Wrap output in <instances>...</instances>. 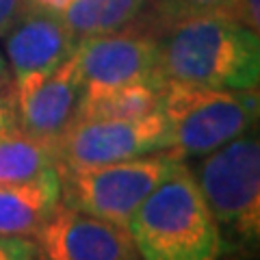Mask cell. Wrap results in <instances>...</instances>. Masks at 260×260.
Here are the masks:
<instances>
[{
	"mask_svg": "<svg viewBox=\"0 0 260 260\" xmlns=\"http://www.w3.org/2000/svg\"><path fill=\"white\" fill-rule=\"evenodd\" d=\"M167 148L160 111L135 119H74L54 139L56 169L111 165Z\"/></svg>",
	"mask_w": 260,
	"mask_h": 260,
	"instance_id": "cell-6",
	"label": "cell"
},
{
	"mask_svg": "<svg viewBox=\"0 0 260 260\" xmlns=\"http://www.w3.org/2000/svg\"><path fill=\"white\" fill-rule=\"evenodd\" d=\"M56 167L54 139L28 135L18 126L0 135V184L22 182Z\"/></svg>",
	"mask_w": 260,
	"mask_h": 260,
	"instance_id": "cell-14",
	"label": "cell"
},
{
	"mask_svg": "<svg viewBox=\"0 0 260 260\" xmlns=\"http://www.w3.org/2000/svg\"><path fill=\"white\" fill-rule=\"evenodd\" d=\"M59 204L61 178L56 167L22 182L0 184V237H35Z\"/></svg>",
	"mask_w": 260,
	"mask_h": 260,
	"instance_id": "cell-11",
	"label": "cell"
},
{
	"mask_svg": "<svg viewBox=\"0 0 260 260\" xmlns=\"http://www.w3.org/2000/svg\"><path fill=\"white\" fill-rule=\"evenodd\" d=\"M15 126H18V119H15V93L11 85L9 89L0 91V135Z\"/></svg>",
	"mask_w": 260,
	"mask_h": 260,
	"instance_id": "cell-18",
	"label": "cell"
},
{
	"mask_svg": "<svg viewBox=\"0 0 260 260\" xmlns=\"http://www.w3.org/2000/svg\"><path fill=\"white\" fill-rule=\"evenodd\" d=\"M219 232L251 241L260 232V145L256 135H241L204 154L198 174Z\"/></svg>",
	"mask_w": 260,
	"mask_h": 260,
	"instance_id": "cell-5",
	"label": "cell"
},
{
	"mask_svg": "<svg viewBox=\"0 0 260 260\" xmlns=\"http://www.w3.org/2000/svg\"><path fill=\"white\" fill-rule=\"evenodd\" d=\"M158 111L169 133L167 150L180 158L204 156L249 133L258 119V89H215L165 80Z\"/></svg>",
	"mask_w": 260,
	"mask_h": 260,
	"instance_id": "cell-3",
	"label": "cell"
},
{
	"mask_svg": "<svg viewBox=\"0 0 260 260\" xmlns=\"http://www.w3.org/2000/svg\"><path fill=\"white\" fill-rule=\"evenodd\" d=\"M165 80H137L78 104L74 119H135L158 111Z\"/></svg>",
	"mask_w": 260,
	"mask_h": 260,
	"instance_id": "cell-13",
	"label": "cell"
},
{
	"mask_svg": "<svg viewBox=\"0 0 260 260\" xmlns=\"http://www.w3.org/2000/svg\"><path fill=\"white\" fill-rule=\"evenodd\" d=\"M0 260H35V247L26 239L0 237Z\"/></svg>",
	"mask_w": 260,
	"mask_h": 260,
	"instance_id": "cell-17",
	"label": "cell"
},
{
	"mask_svg": "<svg viewBox=\"0 0 260 260\" xmlns=\"http://www.w3.org/2000/svg\"><path fill=\"white\" fill-rule=\"evenodd\" d=\"M3 39L15 98L26 95L42 85L80 44L59 13L28 5H24Z\"/></svg>",
	"mask_w": 260,
	"mask_h": 260,
	"instance_id": "cell-8",
	"label": "cell"
},
{
	"mask_svg": "<svg viewBox=\"0 0 260 260\" xmlns=\"http://www.w3.org/2000/svg\"><path fill=\"white\" fill-rule=\"evenodd\" d=\"M83 74L80 102L137 80H165L160 74L158 35L139 20L78 44Z\"/></svg>",
	"mask_w": 260,
	"mask_h": 260,
	"instance_id": "cell-7",
	"label": "cell"
},
{
	"mask_svg": "<svg viewBox=\"0 0 260 260\" xmlns=\"http://www.w3.org/2000/svg\"><path fill=\"white\" fill-rule=\"evenodd\" d=\"M128 232L141 260H217L221 232L184 160L130 217Z\"/></svg>",
	"mask_w": 260,
	"mask_h": 260,
	"instance_id": "cell-2",
	"label": "cell"
},
{
	"mask_svg": "<svg viewBox=\"0 0 260 260\" xmlns=\"http://www.w3.org/2000/svg\"><path fill=\"white\" fill-rule=\"evenodd\" d=\"M172 150L100 167L59 169L63 206L126 228L148 195L180 165Z\"/></svg>",
	"mask_w": 260,
	"mask_h": 260,
	"instance_id": "cell-4",
	"label": "cell"
},
{
	"mask_svg": "<svg viewBox=\"0 0 260 260\" xmlns=\"http://www.w3.org/2000/svg\"><path fill=\"white\" fill-rule=\"evenodd\" d=\"M35 237L46 260H141L128 228L61 204Z\"/></svg>",
	"mask_w": 260,
	"mask_h": 260,
	"instance_id": "cell-9",
	"label": "cell"
},
{
	"mask_svg": "<svg viewBox=\"0 0 260 260\" xmlns=\"http://www.w3.org/2000/svg\"><path fill=\"white\" fill-rule=\"evenodd\" d=\"M83 95L78 48L39 87L15 98L18 128L42 139H56L74 121Z\"/></svg>",
	"mask_w": 260,
	"mask_h": 260,
	"instance_id": "cell-10",
	"label": "cell"
},
{
	"mask_svg": "<svg viewBox=\"0 0 260 260\" xmlns=\"http://www.w3.org/2000/svg\"><path fill=\"white\" fill-rule=\"evenodd\" d=\"M156 35L165 80L215 89H258L260 37L225 13L193 15Z\"/></svg>",
	"mask_w": 260,
	"mask_h": 260,
	"instance_id": "cell-1",
	"label": "cell"
},
{
	"mask_svg": "<svg viewBox=\"0 0 260 260\" xmlns=\"http://www.w3.org/2000/svg\"><path fill=\"white\" fill-rule=\"evenodd\" d=\"M24 9V0H0V37L11 26L18 13Z\"/></svg>",
	"mask_w": 260,
	"mask_h": 260,
	"instance_id": "cell-19",
	"label": "cell"
},
{
	"mask_svg": "<svg viewBox=\"0 0 260 260\" xmlns=\"http://www.w3.org/2000/svg\"><path fill=\"white\" fill-rule=\"evenodd\" d=\"M225 13L228 18H232L234 22L243 24L251 30H260V3L258 0H230L223 9H217Z\"/></svg>",
	"mask_w": 260,
	"mask_h": 260,
	"instance_id": "cell-16",
	"label": "cell"
},
{
	"mask_svg": "<svg viewBox=\"0 0 260 260\" xmlns=\"http://www.w3.org/2000/svg\"><path fill=\"white\" fill-rule=\"evenodd\" d=\"M148 0H70L61 18L78 42L119 30L141 18Z\"/></svg>",
	"mask_w": 260,
	"mask_h": 260,
	"instance_id": "cell-12",
	"label": "cell"
},
{
	"mask_svg": "<svg viewBox=\"0 0 260 260\" xmlns=\"http://www.w3.org/2000/svg\"><path fill=\"white\" fill-rule=\"evenodd\" d=\"M228 3L230 0H148L139 22L152 28L154 32H160L169 24L223 9Z\"/></svg>",
	"mask_w": 260,
	"mask_h": 260,
	"instance_id": "cell-15",
	"label": "cell"
},
{
	"mask_svg": "<svg viewBox=\"0 0 260 260\" xmlns=\"http://www.w3.org/2000/svg\"><path fill=\"white\" fill-rule=\"evenodd\" d=\"M11 85H13V78H11L9 65H7L3 54H0V91H3V89H9Z\"/></svg>",
	"mask_w": 260,
	"mask_h": 260,
	"instance_id": "cell-21",
	"label": "cell"
},
{
	"mask_svg": "<svg viewBox=\"0 0 260 260\" xmlns=\"http://www.w3.org/2000/svg\"><path fill=\"white\" fill-rule=\"evenodd\" d=\"M70 0H24V5L28 7H35V9H44V11H50V13H63V9L68 7Z\"/></svg>",
	"mask_w": 260,
	"mask_h": 260,
	"instance_id": "cell-20",
	"label": "cell"
}]
</instances>
